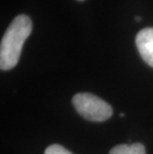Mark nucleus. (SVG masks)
I'll list each match as a JSON object with an SVG mask.
<instances>
[{
    "instance_id": "obj_1",
    "label": "nucleus",
    "mask_w": 153,
    "mask_h": 154,
    "mask_svg": "<svg viewBox=\"0 0 153 154\" xmlns=\"http://www.w3.org/2000/svg\"><path fill=\"white\" fill-rule=\"evenodd\" d=\"M32 31L31 19L26 15H18L11 22L0 44V68L7 71L17 65L21 50Z\"/></svg>"
},
{
    "instance_id": "obj_2",
    "label": "nucleus",
    "mask_w": 153,
    "mask_h": 154,
    "mask_svg": "<svg viewBox=\"0 0 153 154\" xmlns=\"http://www.w3.org/2000/svg\"><path fill=\"white\" fill-rule=\"evenodd\" d=\"M73 104L81 116L90 121H105L112 114V106L93 94H77L73 97Z\"/></svg>"
},
{
    "instance_id": "obj_3",
    "label": "nucleus",
    "mask_w": 153,
    "mask_h": 154,
    "mask_svg": "<svg viewBox=\"0 0 153 154\" xmlns=\"http://www.w3.org/2000/svg\"><path fill=\"white\" fill-rule=\"evenodd\" d=\"M135 43L143 61L153 67V28H145L139 31Z\"/></svg>"
},
{
    "instance_id": "obj_4",
    "label": "nucleus",
    "mask_w": 153,
    "mask_h": 154,
    "mask_svg": "<svg viewBox=\"0 0 153 154\" xmlns=\"http://www.w3.org/2000/svg\"><path fill=\"white\" fill-rule=\"evenodd\" d=\"M109 154H146L145 148L141 143H133L131 145L120 144L115 146L109 151Z\"/></svg>"
},
{
    "instance_id": "obj_5",
    "label": "nucleus",
    "mask_w": 153,
    "mask_h": 154,
    "mask_svg": "<svg viewBox=\"0 0 153 154\" xmlns=\"http://www.w3.org/2000/svg\"><path fill=\"white\" fill-rule=\"evenodd\" d=\"M45 154H73L70 152L69 150H67L65 147L59 144H53L47 147V149L45 150Z\"/></svg>"
},
{
    "instance_id": "obj_6",
    "label": "nucleus",
    "mask_w": 153,
    "mask_h": 154,
    "mask_svg": "<svg viewBox=\"0 0 153 154\" xmlns=\"http://www.w3.org/2000/svg\"><path fill=\"white\" fill-rule=\"evenodd\" d=\"M135 20H136V21H140V20H141V18L139 17V16H136V17H135Z\"/></svg>"
},
{
    "instance_id": "obj_7",
    "label": "nucleus",
    "mask_w": 153,
    "mask_h": 154,
    "mask_svg": "<svg viewBox=\"0 0 153 154\" xmlns=\"http://www.w3.org/2000/svg\"><path fill=\"white\" fill-rule=\"evenodd\" d=\"M79 1H84V0H79Z\"/></svg>"
}]
</instances>
